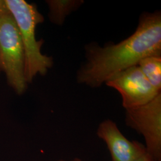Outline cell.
I'll list each match as a JSON object with an SVG mask.
<instances>
[{"label": "cell", "mask_w": 161, "mask_h": 161, "mask_svg": "<svg viewBox=\"0 0 161 161\" xmlns=\"http://www.w3.org/2000/svg\"><path fill=\"white\" fill-rule=\"evenodd\" d=\"M125 122L143 137L147 152L161 161V92L147 103L125 109Z\"/></svg>", "instance_id": "obj_4"}, {"label": "cell", "mask_w": 161, "mask_h": 161, "mask_svg": "<svg viewBox=\"0 0 161 161\" xmlns=\"http://www.w3.org/2000/svg\"><path fill=\"white\" fill-rule=\"evenodd\" d=\"M5 1L21 36L25 53V76L28 84L38 74L46 75L53 65L52 57L41 52L44 41L36 39V27L42 23L44 19L35 4H29L24 0Z\"/></svg>", "instance_id": "obj_2"}, {"label": "cell", "mask_w": 161, "mask_h": 161, "mask_svg": "<svg viewBox=\"0 0 161 161\" xmlns=\"http://www.w3.org/2000/svg\"><path fill=\"white\" fill-rule=\"evenodd\" d=\"M82 0H48V16L52 23L62 25L66 18L84 4Z\"/></svg>", "instance_id": "obj_7"}, {"label": "cell", "mask_w": 161, "mask_h": 161, "mask_svg": "<svg viewBox=\"0 0 161 161\" xmlns=\"http://www.w3.org/2000/svg\"><path fill=\"white\" fill-rule=\"evenodd\" d=\"M10 14L5 0H0V17Z\"/></svg>", "instance_id": "obj_9"}, {"label": "cell", "mask_w": 161, "mask_h": 161, "mask_svg": "<svg viewBox=\"0 0 161 161\" xmlns=\"http://www.w3.org/2000/svg\"><path fill=\"white\" fill-rule=\"evenodd\" d=\"M137 65L152 86L161 92V55L143 58Z\"/></svg>", "instance_id": "obj_8"}, {"label": "cell", "mask_w": 161, "mask_h": 161, "mask_svg": "<svg viewBox=\"0 0 161 161\" xmlns=\"http://www.w3.org/2000/svg\"><path fill=\"white\" fill-rule=\"evenodd\" d=\"M2 70V68H1V62H0V71Z\"/></svg>", "instance_id": "obj_12"}, {"label": "cell", "mask_w": 161, "mask_h": 161, "mask_svg": "<svg viewBox=\"0 0 161 161\" xmlns=\"http://www.w3.org/2000/svg\"><path fill=\"white\" fill-rule=\"evenodd\" d=\"M161 55V12H143L135 32L124 40L100 46L92 42L85 46V60L76 72L80 84L98 88L114 76L143 58Z\"/></svg>", "instance_id": "obj_1"}, {"label": "cell", "mask_w": 161, "mask_h": 161, "mask_svg": "<svg viewBox=\"0 0 161 161\" xmlns=\"http://www.w3.org/2000/svg\"><path fill=\"white\" fill-rule=\"evenodd\" d=\"M0 62L8 84L18 94L25 92V53L17 24L11 13L0 17Z\"/></svg>", "instance_id": "obj_3"}, {"label": "cell", "mask_w": 161, "mask_h": 161, "mask_svg": "<svg viewBox=\"0 0 161 161\" xmlns=\"http://www.w3.org/2000/svg\"><path fill=\"white\" fill-rule=\"evenodd\" d=\"M132 161H156L155 159L147 152L143 155L137 157Z\"/></svg>", "instance_id": "obj_10"}, {"label": "cell", "mask_w": 161, "mask_h": 161, "mask_svg": "<svg viewBox=\"0 0 161 161\" xmlns=\"http://www.w3.org/2000/svg\"><path fill=\"white\" fill-rule=\"evenodd\" d=\"M96 134L106 144L112 161H132L147 152L144 144L126 138L111 119L102 121Z\"/></svg>", "instance_id": "obj_6"}, {"label": "cell", "mask_w": 161, "mask_h": 161, "mask_svg": "<svg viewBox=\"0 0 161 161\" xmlns=\"http://www.w3.org/2000/svg\"><path fill=\"white\" fill-rule=\"evenodd\" d=\"M58 161H82V160L80 159V158H75L74 159H72V160H70V161H65V160H60Z\"/></svg>", "instance_id": "obj_11"}, {"label": "cell", "mask_w": 161, "mask_h": 161, "mask_svg": "<svg viewBox=\"0 0 161 161\" xmlns=\"http://www.w3.org/2000/svg\"><path fill=\"white\" fill-rule=\"evenodd\" d=\"M105 84L120 94L125 109L147 103L161 92L152 86L138 65L121 71Z\"/></svg>", "instance_id": "obj_5"}]
</instances>
